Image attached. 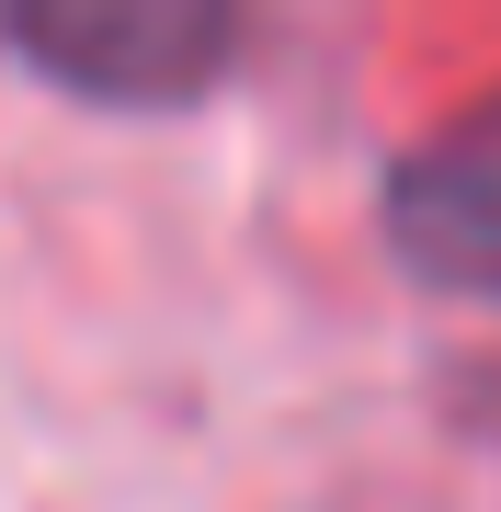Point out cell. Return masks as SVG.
<instances>
[{"label":"cell","mask_w":501,"mask_h":512,"mask_svg":"<svg viewBox=\"0 0 501 512\" xmlns=\"http://www.w3.org/2000/svg\"><path fill=\"white\" fill-rule=\"evenodd\" d=\"M388 251L445 296H501V92L445 114L388 171Z\"/></svg>","instance_id":"cell-2"},{"label":"cell","mask_w":501,"mask_h":512,"mask_svg":"<svg viewBox=\"0 0 501 512\" xmlns=\"http://www.w3.org/2000/svg\"><path fill=\"white\" fill-rule=\"evenodd\" d=\"M0 46L23 69H46L80 103H126V114H183L228 80L240 57V12L228 0H12Z\"/></svg>","instance_id":"cell-1"}]
</instances>
